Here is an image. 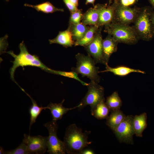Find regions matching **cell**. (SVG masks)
<instances>
[{
  "label": "cell",
  "instance_id": "cell-15",
  "mask_svg": "<svg viewBox=\"0 0 154 154\" xmlns=\"http://www.w3.org/2000/svg\"><path fill=\"white\" fill-rule=\"evenodd\" d=\"M49 42L50 44H58L65 48L72 47L75 43L71 31L68 27L66 30L59 31L55 38L49 39Z\"/></svg>",
  "mask_w": 154,
  "mask_h": 154
},
{
  "label": "cell",
  "instance_id": "cell-2",
  "mask_svg": "<svg viewBox=\"0 0 154 154\" xmlns=\"http://www.w3.org/2000/svg\"><path fill=\"white\" fill-rule=\"evenodd\" d=\"M19 47L20 52L18 55L15 54L12 51L7 52L14 59V60L12 61L13 66L9 70L11 78L13 81L17 83L14 78V75L16 69L19 66L23 68L27 66H35L48 72L50 68L44 65L38 56L32 55L29 52L23 41L20 44Z\"/></svg>",
  "mask_w": 154,
  "mask_h": 154
},
{
  "label": "cell",
  "instance_id": "cell-36",
  "mask_svg": "<svg viewBox=\"0 0 154 154\" xmlns=\"http://www.w3.org/2000/svg\"><path fill=\"white\" fill-rule=\"evenodd\" d=\"M0 154H4L5 151L4 150L2 147L1 146H0Z\"/></svg>",
  "mask_w": 154,
  "mask_h": 154
},
{
  "label": "cell",
  "instance_id": "cell-34",
  "mask_svg": "<svg viewBox=\"0 0 154 154\" xmlns=\"http://www.w3.org/2000/svg\"><path fill=\"white\" fill-rule=\"evenodd\" d=\"M69 1L74 5L77 7L78 4V0H69Z\"/></svg>",
  "mask_w": 154,
  "mask_h": 154
},
{
  "label": "cell",
  "instance_id": "cell-29",
  "mask_svg": "<svg viewBox=\"0 0 154 154\" xmlns=\"http://www.w3.org/2000/svg\"><path fill=\"white\" fill-rule=\"evenodd\" d=\"M70 13L75 12L78 10L77 7L72 3L69 0H63Z\"/></svg>",
  "mask_w": 154,
  "mask_h": 154
},
{
  "label": "cell",
  "instance_id": "cell-38",
  "mask_svg": "<svg viewBox=\"0 0 154 154\" xmlns=\"http://www.w3.org/2000/svg\"><path fill=\"white\" fill-rule=\"evenodd\" d=\"M112 0H109V5H110L111 4V3H112Z\"/></svg>",
  "mask_w": 154,
  "mask_h": 154
},
{
  "label": "cell",
  "instance_id": "cell-37",
  "mask_svg": "<svg viewBox=\"0 0 154 154\" xmlns=\"http://www.w3.org/2000/svg\"><path fill=\"white\" fill-rule=\"evenodd\" d=\"M149 1L153 7L154 8V0H149Z\"/></svg>",
  "mask_w": 154,
  "mask_h": 154
},
{
  "label": "cell",
  "instance_id": "cell-9",
  "mask_svg": "<svg viewBox=\"0 0 154 154\" xmlns=\"http://www.w3.org/2000/svg\"><path fill=\"white\" fill-rule=\"evenodd\" d=\"M133 117L132 115L126 116L118 126L113 131L120 142L131 144L133 143V136L135 134L133 125Z\"/></svg>",
  "mask_w": 154,
  "mask_h": 154
},
{
  "label": "cell",
  "instance_id": "cell-22",
  "mask_svg": "<svg viewBox=\"0 0 154 154\" xmlns=\"http://www.w3.org/2000/svg\"><path fill=\"white\" fill-rule=\"evenodd\" d=\"M110 111V110L105 101H103L98 104L94 109L91 110V113L97 119H107Z\"/></svg>",
  "mask_w": 154,
  "mask_h": 154
},
{
  "label": "cell",
  "instance_id": "cell-26",
  "mask_svg": "<svg viewBox=\"0 0 154 154\" xmlns=\"http://www.w3.org/2000/svg\"><path fill=\"white\" fill-rule=\"evenodd\" d=\"M48 72L74 79L79 81L84 86H87L88 84V83L84 82L80 80L78 76V74L72 71L67 72L56 70L50 69Z\"/></svg>",
  "mask_w": 154,
  "mask_h": 154
},
{
  "label": "cell",
  "instance_id": "cell-10",
  "mask_svg": "<svg viewBox=\"0 0 154 154\" xmlns=\"http://www.w3.org/2000/svg\"><path fill=\"white\" fill-rule=\"evenodd\" d=\"M102 28V27L98 28L92 41L84 47L88 54L92 58L96 64L100 63L104 65L103 54Z\"/></svg>",
  "mask_w": 154,
  "mask_h": 154
},
{
  "label": "cell",
  "instance_id": "cell-19",
  "mask_svg": "<svg viewBox=\"0 0 154 154\" xmlns=\"http://www.w3.org/2000/svg\"><path fill=\"white\" fill-rule=\"evenodd\" d=\"M68 27L71 31L73 39L75 42L81 39L90 28L89 27L82 22L77 24H69Z\"/></svg>",
  "mask_w": 154,
  "mask_h": 154
},
{
  "label": "cell",
  "instance_id": "cell-7",
  "mask_svg": "<svg viewBox=\"0 0 154 154\" xmlns=\"http://www.w3.org/2000/svg\"><path fill=\"white\" fill-rule=\"evenodd\" d=\"M56 121L52 120L44 124L47 129V152L50 154H65L66 153L63 141L57 135L58 126Z\"/></svg>",
  "mask_w": 154,
  "mask_h": 154
},
{
  "label": "cell",
  "instance_id": "cell-32",
  "mask_svg": "<svg viewBox=\"0 0 154 154\" xmlns=\"http://www.w3.org/2000/svg\"><path fill=\"white\" fill-rule=\"evenodd\" d=\"M120 3L121 5L124 6H128L129 5L128 0H121Z\"/></svg>",
  "mask_w": 154,
  "mask_h": 154
},
{
  "label": "cell",
  "instance_id": "cell-1",
  "mask_svg": "<svg viewBox=\"0 0 154 154\" xmlns=\"http://www.w3.org/2000/svg\"><path fill=\"white\" fill-rule=\"evenodd\" d=\"M90 131H82L75 124L69 125L66 128L64 143L66 153L68 154H80L81 151L91 143L88 141V135Z\"/></svg>",
  "mask_w": 154,
  "mask_h": 154
},
{
  "label": "cell",
  "instance_id": "cell-4",
  "mask_svg": "<svg viewBox=\"0 0 154 154\" xmlns=\"http://www.w3.org/2000/svg\"><path fill=\"white\" fill-rule=\"evenodd\" d=\"M153 10L148 7L141 8L132 26L139 40L146 41L154 37V31L151 19Z\"/></svg>",
  "mask_w": 154,
  "mask_h": 154
},
{
  "label": "cell",
  "instance_id": "cell-17",
  "mask_svg": "<svg viewBox=\"0 0 154 154\" xmlns=\"http://www.w3.org/2000/svg\"><path fill=\"white\" fill-rule=\"evenodd\" d=\"M111 112V114L106 119V124L113 131L123 121L126 116L119 109Z\"/></svg>",
  "mask_w": 154,
  "mask_h": 154
},
{
  "label": "cell",
  "instance_id": "cell-35",
  "mask_svg": "<svg viewBox=\"0 0 154 154\" xmlns=\"http://www.w3.org/2000/svg\"><path fill=\"white\" fill-rule=\"evenodd\" d=\"M129 5H131L134 3L135 0H128Z\"/></svg>",
  "mask_w": 154,
  "mask_h": 154
},
{
  "label": "cell",
  "instance_id": "cell-20",
  "mask_svg": "<svg viewBox=\"0 0 154 154\" xmlns=\"http://www.w3.org/2000/svg\"><path fill=\"white\" fill-rule=\"evenodd\" d=\"M110 72L115 75L120 76H126L132 72H137L145 74V72L139 69H136L124 66H119L112 68L108 65L106 66V69L102 71H99L100 72Z\"/></svg>",
  "mask_w": 154,
  "mask_h": 154
},
{
  "label": "cell",
  "instance_id": "cell-8",
  "mask_svg": "<svg viewBox=\"0 0 154 154\" xmlns=\"http://www.w3.org/2000/svg\"><path fill=\"white\" fill-rule=\"evenodd\" d=\"M141 9V8H131L121 5L119 0L115 12L114 21L118 23L129 25L133 23Z\"/></svg>",
  "mask_w": 154,
  "mask_h": 154
},
{
  "label": "cell",
  "instance_id": "cell-16",
  "mask_svg": "<svg viewBox=\"0 0 154 154\" xmlns=\"http://www.w3.org/2000/svg\"><path fill=\"white\" fill-rule=\"evenodd\" d=\"M101 5L98 4L95 5L93 8L88 9L84 13L82 22L87 25L97 26Z\"/></svg>",
  "mask_w": 154,
  "mask_h": 154
},
{
  "label": "cell",
  "instance_id": "cell-33",
  "mask_svg": "<svg viewBox=\"0 0 154 154\" xmlns=\"http://www.w3.org/2000/svg\"><path fill=\"white\" fill-rule=\"evenodd\" d=\"M96 0H86L85 4L87 5L89 4H91L94 7L95 6L94 3Z\"/></svg>",
  "mask_w": 154,
  "mask_h": 154
},
{
  "label": "cell",
  "instance_id": "cell-11",
  "mask_svg": "<svg viewBox=\"0 0 154 154\" xmlns=\"http://www.w3.org/2000/svg\"><path fill=\"white\" fill-rule=\"evenodd\" d=\"M47 137L40 135L31 136L25 134L23 140L27 145L29 154H41L47 149Z\"/></svg>",
  "mask_w": 154,
  "mask_h": 154
},
{
  "label": "cell",
  "instance_id": "cell-21",
  "mask_svg": "<svg viewBox=\"0 0 154 154\" xmlns=\"http://www.w3.org/2000/svg\"><path fill=\"white\" fill-rule=\"evenodd\" d=\"M26 7L33 8L38 12L40 11L45 13H52L56 11L64 12V9L57 8L49 1L44 2L39 4L34 5L25 3Z\"/></svg>",
  "mask_w": 154,
  "mask_h": 154
},
{
  "label": "cell",
  "instance_id": "cell-13",
  "mask_svg": "<svg viewBox=\"0 0 154 154\" xmlns=\"http://www.w3.org/2000/svg\"><path fill=\"white\" fill-rule=\"evenodd\" d=\"M118 44V43L109 34L103 40V58L104 65L106 66L108 65V63L111 55L117 51Z\"/></svg>",
  "mask_w": 154,
  "mask_h": 154
},
{
  "label": "cell",
  "instance_id": "cell-6",
  "mask_svg": "<svg viewBox=\"0 0 154 154\" xmlns=\"http://www.w3.org/2000/svg\"><path fill=\"white\" fill-rule=\"evenodd\" d=\"M88 92L79 104L80 106L78 110L84 108L87 105L91 107V110L101 102L105 101L104 89L103 87L98 83L91 81L87 86Z\"/></svg>",
  "mask_w": 154,
  "mask_h": 154
},
{
  "label": "cell",
  "instance_id": "cell-40",
  "mask_svg": "<svg viewBox=\"0 0 154 154\" xmlns=\"http://www.w3.org/2000/svg\"></svg>",
  "mask_w": 154,
  "mask_h": 154
},
{
  "label": "cell",
  "instance_id": "cell-18",
  "mask_svg": "<svg viewBox=\"0 0 154 154\" xmlns=\"http://www.w3.org/2000/svg\"><path fill=\"white\" fill-rule=\"evenodd\" d=\"M147 114L145 112L134 117L133 125L135 134L136 136L142 137V133L147 125Z\"/></svg>",
  "mask_w": 154,
  "mask_h": 154
},
{
  "label": "cell",
  "instance_id": "cell-14",
  "mask_svg": "<svg viewBox=\"0 0 154 154\" xmlns=\"http://www.w3.org/2000/svg\"><path fill=\"white\" fill-rule=\"evenodd\" d=\"M65 100H63L61 102L57 104L50 103L46 107V108L50 110L52 116V120L56 121L61 119L63 116L68 111L74 110L80 106V104L74 107L67 108L64 107L63 104Z\"/></svg>",
  "mask_w": 154,
  "mask_h": 154
},
{
  "label": "cell",
  "instance_id": "cell-12",
  "mask_svg": "<svg viewBox=\"0 0 154 154\" xmlns=\"http://www.w3.org/2000/svg\"><path fill=\"white\" fill-rule=\"evenodd\" d=\"M118 0H114L111 5L101 4L97 25L98 27H102L114 22L115 10Z\"/></svg>",
  "mask_w": 154,
  "mask_h": 154
},
{
  "label": "cell",
  "instance_id": "cell-23",
  "mask_svg": "<svg viewBox=\"0 0 154 154\" xmlns=\"http://www.w3.org/2000/svg\"><path fill=\"white\" fill-rule=\"evenodd\" d=\"M99 27L91 25L84 37L80 40L75 42V46H80L85 47L93 40L95 34Z\"/></svg>",
  "mask_w": 154,
  "mask_h": 154
},
{
  "label": "cell",
  "instance_id": "cell-5",
  "mask_svg": "<svg viewBox=\"0 0 154 154\" xmlns=\"http://www.w3.org/2000/svg\"><path fill=\"white\" fill-rule=\"evenodd\" d=\"M77 63L76 67H72V70L82 77H86L91 81L98 83L100 77L98 75L99 68L96 66L94 60L89 55L78 53L75 56Z\"/></svg>",
  "mask_w": 154,
  "mask_h": 154
},
{
  "label": "cell",
  "instance_id": "cell-24",
  "mask_svg": "<svg viewBox=\"0 0 154 154\" xmlns=\"http://www.w3.org/2000/svg\"><path fill=\"white\" fill-rule=\"evenodd\" d=\"M25 92L30 97L32 103V106L29 109V112L30 115V120L29 126V131H30L32 125L36 122L37 118L41 112L43 110L45 109L46 108L45 107H43L42 106L39 107L35 101L25 91Z\"/></svg>",
  "mask_w": 154,
  "mask_h": 154
},
{
  "label": "cell",
  "instance_id": "cell-3",
  "mask_svg": "<svg viewBox=\"0 0 154 154\" xmlns=\"http://www.w3.org/2000/svg\"><path fill=\"white\" fill-rule=\"evenodd\" d=\"M104 26V32L111 35L118 43L133 45L139 40L132 26L113 22Z\"/></svg>",
  "mask_w": 154,
  "mask_h": 154
},
{
  "label": "cell",
  "instance_id": "cell-28",
  "mask_svg": "<svg viewBox=\"0 0 154 154\" xmlns=\"http://www.w3.org/2000/svg\"><path fill=\"white\" fill-rule=\"evenodd\" d=\"M84 13L82 9H78L76 11L70 13L69 24H77L80 22Z\"/></svg>",
  "mask_w": 154,
  "mask_h": 154
},
{
  "label": "cell",
  "instance_id": "cell-31",
  "mask_svg": "<svg viewBox=\"0 0 154 154\" xmlns=\"http://www.w3.org/2000/svg\"><path fill=\"white\" fill-rule=\"evenodd\" d=\"M151 19L154 31V11L152 10L151 14Z\"/></svg>",
  "mask_w": 154,
  "mask_h": 154
},
{
  "label": "cell",
  "instance_id": "cell-30",
  "mask_svg": "<svg viewBox=\"0 0 154 154\" xmlns=\"http://www.w3.org/2000/svg\"><path fill=\"white\" fill-rule=\"evenodd\" d=\"M94 152L90 149H84L80 152V154H94Z\"/></svg>",
  "mask_w": 154,
  "mask_h": 154
},
{
  "label": "cell",
  "instance_id": "cell-27",
  "mask_svg": "<svg viewBox=\"0 0 154 154\" xmlns=\"http://www.w3.org/2000/svg\"><path fill=\"white\" fill-rule=\"evenodd\" d=\"M27 147L22 141L17 148L11 150L5 151L4 154H28Z\"/></svg>",
  "mask_w": 154,
  "mask_h": 154
},
{
  "label": "cell",
  "instance_id": "cell-39",
  "mask_svg": "<svg viewBox=\"0 0 154 154\" xmlns=\"http://www.w3.org/2000/svg\"><path fill=\"white\" fill-rule=\"evenodd\" d=\"M6 0L7 1H9V0Z\"/></svg>",
  "mask_w": 154,
  "mask_h": 154
},
{
  "label": "cell",
  "instance_id": "cell-25",
  "mask_svg": "<svg viewBox=\"0 0 154 154\" xmlns=\"http://www.w3.org/2000/svg\"><path fill=\"white\" fill-rule=\"evenodd\" d=\"M105 103L110 111L119 109L122 105L121 100L116 91L107 97Z\"/></svg>",
  "mask_w": 154,
  "mask_h": 154
}]
</instances>
